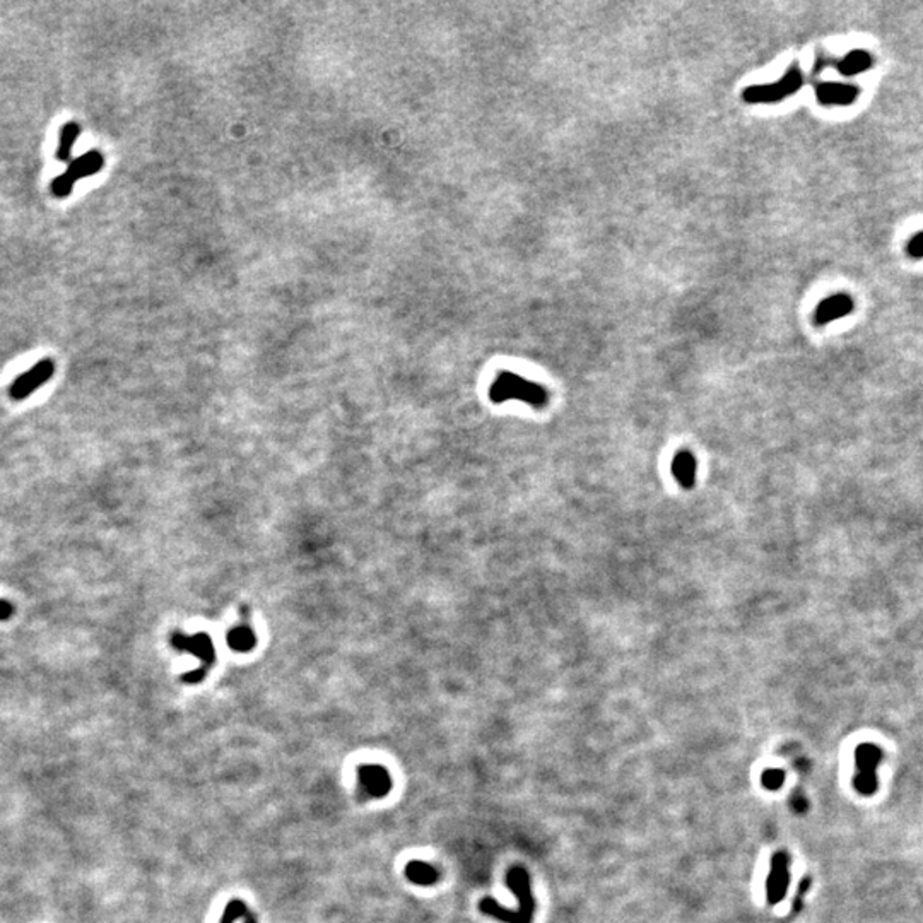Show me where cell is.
Here are the masks:
<instances>
[{
	"label": "cell",
	"instance_id": "6da1fadb",
	"mask_svg": "<svg viewBox=\"0 0 923 923\" xmlns=\"http://www.w3.org/2000/svg\"><path fill=\"white\" fill-rule=\"evenodd\" d=\"M506 882H508L510 889H512V893L518 899V905H520L518 911L503 908L498 901L491 898L482 899L479 903V910L487 915V917L496 918V920L503 923H530L532 922L534 911H536V898H534L532 891H530L529 872H527L524 867H513L508 875H506Z\"/></svg>",
	"mask_w": 923,
	"mask_h": 923
},
{
	"label": "cell",
	"instance_id": "9a60e30c",
	"mask_svg": "<svg viewBox=\"0 0 923 923\" xmlns=\"http://www.w3.org/2000/svg\"><path fill=\"white\" fill-rule=\"evenodd\" d=\"M79 134H81V127L75 122H69V124L63 125L62 132H60V144H58L57 149V160L62 162H69L70 157H72V148L77 141Z\"/></svg>",
	"mask_w": 923,
	"mask_h": 923
},
{
	"label": "cell",
	"instance_id": "ac0fdd59",
	"mask_svg": "<svg viewBox=\"0 0 923 923\" xmlns=\"http://www.w3.org/2000/svg\"><path fill=\"white\" fill-rule=\"evenodd\" d=\"M763 783H764V787H768V788H771V790H775V788L782 787V783H783V773H782V771H780V770H770V771H766V773L763 775Z\"/></svg>",
	"mask_w": 923,
	"mask_h": 923
},
{
	"label": "cell",
	"instance_id": "52a82bcc",
	"mask_svg": "<svg viewBox=\"0 0 923 923\" xmlns=\"http://www.w3.org/2000/svg\"><path fill=\"white\" fill-rule=\"evenodd\" d=\"M359 794L368 799H383L392 790V776L382 764H361L358 770Z\"/></svg>",
	"mask_w": 923,
	"mask_h": 923
},
{
	"label": "cell",
	"instance_id": "30bf717a",
	"mask_svg": "<svg viewBox=\"0 0 923 923\" xmlns=\"http://www.w3.org/2000/svg\"><path fill=\"white\" fill-rule=\"evenodd\" d=\"M818 100L822 105H851L858 96V88L843 82H822L815 89Z\"/></svg>",
	"mask_w": 923,
	"mask_h": 923
},
{
	"label": "cell",
	"instance_id": "7c38bea8",
	"mask_svg": "<svg viewBox=\"0 0 923 923\" xmlns=\"http://www.w3.org/2000/svg\"><path fill=\"white\" fill-rule=\"evenodd\" d=\"M879 758V749H875L872 746H862L858 747L857 751V763H858V770H860V775L857 776V783L860 782L863 778V783L858 787V790L863 792H870L874 790L875 787V780H874V770H875V763H877Z\"/></svg>",
	"mask_w": 923,
	"mask_h": 923
},
{
	"label": "cell",
	"instance_id": "ba28073f",
	"mask_svg": "<svg viewBox=\"0 0 923 923\" xmlns=\"http://www.w3.org/2000/svg\"><path fill=\"white\" fill-rule=\"evenodd\" d=\"M788 886V857L785 853H776L771 862V872L768 877L766 893L770 905H776L780 899L785 898Z\"/></svg>",
	"mask_w": 923,
	"mask_h": 923
},
{
	"label": "cell",
	"instance_id": "3957f363",
	"mask_svg": "<svg viewBox=\"0 0 923 923\" xmlns=\"http://www.w3.org/2000/svg\"><path fill=\"white\" fill-rule=\"evenodd\" d=\"M103 164H105V157L96 149L88 150L82 156L75 157V160L69 162L65 173H62L60 176H57L51 181V193L58 197V199L69 197L72 193L75 181H79L81 178L96 175L98 172H101Z\"/></svg>",
	"mask_w": 923,
	"mask_h": 923
},
{
	"label": "cell",
	"instance_id": "e0dca14e",
	"mask_svg": "<svg viewBox=\"0 0 923 923\" xmlns=\"http://www.w3.org/2000/svg\"><path fill=\"white\" fill-rule=\"evenodd\" d=\"M228 645L236 652H250L255 647V635L248 626H238L228 635Z\"/></svg>",
	"mask_w": 923,
	"mask_h": 923
},
{
	"label": "cell",
	"instance_id": "8992f818",
	"mask_svg": "<svg viewBox=\"0 0 923 923\" xmlns=\"http://www.w3.org/2000/svg\"><path fill=\"white\" fill-rule=\"evenodd\" d=\"M55 373V364L51 359H41V361L34 364L30 371L22 373L19 378L14 380V383L9 388L11 397L14 400H25L26 397H30L37 388L41 385H45L46 382L53 376Z\"/></svg>",
	"mask_w": 923,
	"mask_h": 923
},
{
	"label": "cell",
	"instance_id": "5b68a950",
	"mask_svg": "<svg viewBox=\"0 0 923 923\" xmlns=\"http://www.w3.org/2000/svg\"><path fill=\"white\" fill-rule=\"evenodd\" d=\"M172 645L173 648L181 650V652L192 653V655H195L197 659L202 661V665L197 669V671L188 672V674L181 677V680L187 684L200 683V680L207 676L209 667H211L214 661V645L211 638L204 635V633H199V635H193V636H185L180 635V633H175V635L172 636Z\"/></svg>",
	"mask_w": 923,
	"mask_h": 923
},
{
	"label": "cell",
	"instance_id": "d6986e66",
	"mask_svg": "<svg viewBox=\"0 0 923 923\" xmlns=\"http://www.w3.org/2000/svg\"><path fill=\"white\" fill-rule=\"evenodd\" d=\"M908 253L913 259H923V231L911 238L908 243Z\"/></svg>",
	"mask_w": 923,
	"mask_h": 923
},
{
	"label": "cell",
	"instance_id": "277c9868",
	"mask_svg": "<svg viewBox=\"0 0 923 923\" xmlns=\"http://www.w3.org/2000/svg\"><path fill=\"white\" fill-rule=\"evenodd\" d=\"M803 84V75L800 70L799 63H792L790 69L775 84L768 86H751L744 91L742 98L747 103H776L782 101L783 98L797 93Z\"/></svg>",
	"mask_w": 923,
	"mask_h": 923
},
{
	"label": "cell",
	"instance_id": "8fae6325",
	"mask_svg": "<svg viewBox=\"0 0 923 923\" xmlns=\"http://www.w3.org/2000/svg\"><path fill=\"white\" fill-rule=\"evenodd\" d=\"M696 470H698V462L695 455L689 450H680L672 460V474L676 481L679 482L684 489H692L696 484Z\"/></svg>",
	"mask_w": 923,
	"mask_h": 923
},
{
	"label": "cell",
	"instance_id": "5bb4252c",
	"mask_svg": "<svg viewBox=\"0 0 923 923\" xmlns=\"http://www.w3.org/2000/svg\"><path fill=\"white\" fill-rule=\"evenodd\" d=\"M870 65H872V57L867 51L855 50L838 62V70L843 75H857L869 70Z\"/></svg>",
	"mask_w": 923,
	"mask_h": 923
},
{
	"label": "cell",
	"instance_id": "9c48e42d",
	"mask_svg": "<svg viewBox=\"0 0 923 923\" xmlns=\"http://www.w3.org/2000/svg\"><path fill=\"white\" fill-rule=\"evenodd\" d=\"M853 310V299L846 295H834L822 301L815 310V325H826L834 320L843 318Z\"/></svg>",
	"mask_w": 923,
	"mask_h": 923
},
{
	"label": "cell",
	"instance_id": "7a4b0ae2",
	"mask_svg": "<svg viewBox=\"0 0 923 923\" xmlns=\"http://www.w3.org/2000/svg\"><path fill=\"white\" fill-rule=\"evenodd\" d=\"M489 399L494 404H503L506 400H522L536 409H544L549 404V392L536 382L503 371L491 385Z\"/></svg>",
	"mask_w": 923,
	"mask_h": 923
},
{
	"label": "cell",
	"instance_id": "2e32d148",
	"mask_svg": "<svg viewBox=\"0 0 923 923\" xmlns=\"http://www.w3.org/2000/svg\"><path fill=\"white\" fill-rule=\"evenodd\" d=\"M221 923H257V920L243 901L233 899L226 906Z\"/></svg>",
	"mask_w": 923,
	"mask_h": 923
},
{
	"label": "cell",
	"instance_id": "ffe728a7",
	"mask_svg": "<svg viewBox=\"0 0 923 923\" xmlns=\"http://www.w3.org/2000/svg\"><path fill=\"white\" fill-rule=\"evenodd\" d=\"M14 607L9 600L0 599V621H7L11 616H13Z\"/></svg>",
	"mask_w": 923,
	"mask_h": 923
},
{
	"label": "cell",
	"instance_id": "4fadbf2b",
	"mask_svg": "<svg viewBox=\"0 0 923 923\" xmlns=\"http://www.w3.org/2000/svg\"><path fill=\"white\" fill-rule=\"evenodd\" d=\"M406 877L415 886H433L438 882L439 874L430 863L422 860H411L406 865Z\"/></svg>",
	"mask_w": 923,
	"mask_h": 923
}]
</instances>
